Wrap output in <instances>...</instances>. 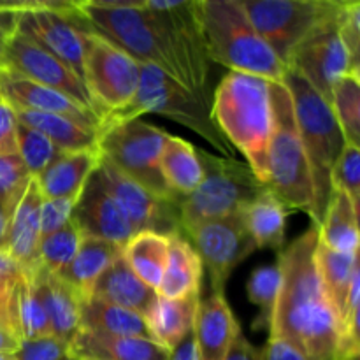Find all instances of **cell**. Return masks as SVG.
I'll return each instance as SVG.
<instances>
[{"label":"cell","mask_w":360,"mask_h":360,"mask_svg":"<svg viewBox=\"0 0 360 360\" xmlns=\"http://www.w3.org/2000/svg\"><path fill=\"white\" fill-rule=\"evenodd\" d=\"M319 239V227L311 225L280 252L281 285L269 338L285 341L306 360H334L341 322L323 292L316 267Z\"/></svg>","instance_id":"cell-1"},{"label":"cell","mask_w":360,"mask_h":360,"mask_svg":"<svg viewBox=\"0 0 360 360\" xmlns=\"http://www.w3.org/2000/svg\"><path fill=\"white\" fill-rule=\"evenodd\" d=\"M211 116L234 150L267 186V150L271 139L269 81L229 72L214 90Z\"/></svg>","instance_id":"cell-2"},{"label":"cell","mask_w":360,"mask_h":360,"mask_svg":"<svg viewBox=\"0 0 360 360\" xmlns=\"http://www.w3.org/2000/svg\"><path fill=\"white\" fill-rule=\"evenodd\" d=\"M197 13L211 62L269 83L283 81L287 67L257 34L241 0H197Z\"/></svg>","instance_id":"cell-3"},{"label":"cell","mask_w":360,"mask_h":360,"mask_svg":"<svg viewBox=\"0 0 360 360\" xmlns=\"http://www.w3.org/2000/svg\"><path fill=\"white\" fill-rule=\"evenodd\" d=\"M69 20L77 28L104 37L105 41L132 56L136 62L158 67L162 72L171 76L190 91L185 72L167 51L157 28L143 9L141 0L136 2L74 0Z\"/></svg>","instance_id":"cell-4"},{"label":"cell","mask_w":360,"mask_h":360,"mask_svg":"<svg viewBox=\"0 0 360 360\" xmlns=\"http://www.w3.org/2000/svg\"><path fill=\"white\" fill-rule=\"evenodd\" d=\"M283 84L292 97L295 123H297L299 137L304 148L309 178H311L313 207L309 218L313 221L311 225L320 227L333 195L330 171L347 141L334 118L330 105L323 101L322 95L313 90L304 77L287 69Z\"/></svg>","instance_id":"cell-5"},{"label":"cell","mask_w":360,"mask_h":360,"mask_svg":"<svg viewBox=\"0 0 360 360\" xmlns=\"http://www.w3.org/2000/svg\"><path fill=\"white\" fill-rule=\"evenodd\" d=\"M146 112L165 116V118H171L172 122H178L179 125L193 130L197 136L207 141L214 150L220 151V157L232 158L234 155L236 150L227 143L224 134L213 122L211 105L199 101L183 84L162 72L158 67L141 63V79L134 98L125 108L105 115L101 120V125L137 120Z\"/></svg>","instance_id":"cell-6"},{"label":"cell","mask_w":360,"mask_h":360,"mask_svg":"<svg viewBox=\"0 0 360 360\" xmlns=\"http://www.w3.org/2000/svg\"><path fill=\"white\" fill-rule=\"evenodd\" d=\"M197 158L202 167L200 185L178 200L183 238L197 225L243 213L267 190L250 165L234 157H218L197 148Z\"/></svg>","instance_id":"cell-7"},{"label":"cell","mask_w":360,"mask_h":360,"mask_svg":"<svg viewBox=\"0 0 360 360\" xmlns=\"http://www.w3.org/2000/svg\"><path fill=\"white\" fill-rule=\"evenodd\" d=\"M271 139L267 150V188L288 211L311 214L313 188L308 160L299 137L287 86L269 83Z\"/></svg>","instance_id":"cell-8"},{"label":"cell","mask_w":360,"mask_h":360,"mask_svg":"<svg viewBox=\"0 0 360 360\" xmlns=\"http://www.w3.org/2000/svg\"><path fill=\"white\" fill-rule=\"evenodd\" d=\"M167 136L169 132L139 118L108 123L98 125L97 151L116 171L148 192L165 200H179L160 174V153Z\"/></svg>","instance_id":"cell-9"},{"label":"cell","mask_w":360,"mask_h":360,"mask_svg":"<svg viewBox=\"0 0 360 360\" xmlns=\"http://www.w3.org/2000/svg\"><path fill=\"white\" fill-rule=\"evenodd\" d=\"M141 4L167 51L185 72L190 91L211 105V60L197 13V0H141Z\"/></svg>","instance_id":"cell-10"},{"label":"cell","mask_w":360,"mask_h":360,"mask_svg":"<svg viewBox=\"0 0 360 360\" xmlns=\"http://www.w3.org/2000/svg\"><path fill=\"white\" fill-rule=\"evenodd\" d=\"M84 84L98 118L125 108L136 95L141 63L94 32L83 30Z\"/></svg>","instance_id":"cell-11"},{"label":"cell","mask_w":360,"mask_h":360,"mask_svg":"<svg viewBox=\"0 0 360 360\" xmlns=\"http://www.w3.org/2000/svg\"><path fill=\"white\" fill-rule=\"evenodd\" d=\"M257 34L287 67L295 46L340 6V0H241Z\"/></svg>","instance_id":"cell-12"},{"label":"cell","mask_w":360,"mask_h":360,"mask_svg":"<svg viewBox=\"0 0 360 360\" xmlns=\"http://www.w3.org/2000/svg\"><path fill=\"white\" fill-rule=\"evenodd\" d=\"M185 239L210 271L213 292L220 294H225L232 271L257 250L243 213L197 225L186 232Z\"/></svg>","instance_id":"cell-13"},{"label":"cell","mask_w":360,"mask_h":360,"mask_svg":"<svg viewBox=\"0 0 360 360\" xmlns=\"http://www.w3.org/2000/svg\"><path fill=\"white\" fill-rule=\"evenodd\" d=\"M340 2L333 14L320 21L292 51L287 69L304 77L316 94L330 105V94L338 77L352 72L350 58L338 32V14Z\"/></svg>","instance_id":"cell-14"},{"label":"cell","mask_w":360,"mask_h":360,"mask_svg":"<svg viewBox=\"0 0 360 360\" xmlns=\"http://www.w3.org/2000/svg\"><path fill=\"white\" fill-rule=\"evenodd\" d=\"M70 9L72 2H30L18 14L16 30L51 53L84 84L83 32L69 20Z\"/></svg>","instance_id":"cell-15"},{"label":"cell","mask_w":360,"mask_h":360,"mask_svg":"<svg viewBox=\"0 0 360 360\" xmlns=\"http://www.w3.org/2000/svg\"><path fill=\"white\" fill-rule=\"evenodd\" d=\"M98 172H101L111 195L122 207L134 234L153 232V234L165 236V238L183 236L178 200H165L148 192L144 186L137 185L132 179L116 171L102 157L98 162Z\"/></svg>","instance_id":"cell-16"},{"label":"cell","mask_w":360,"mask_h":360,"mask_svg":"<svg viewBox=\"0 0 360 360\" xmlns=\"http://www.w3.org/2000/svg\"><path fill=\"white\" fill-rule=\"evenodd\" d=\"M4 69L20 74L42 86L60 91L83 105L84 109L97 115V109H95L94 101H91L83 81L74 76L51 53H48L44 48L35 44L34 41H30L27 35L20 34L18 30L11 35L6 44Z\"/></svg>","instance_id":"cell-17"},{"label":"cell","mask_w":360,"mask_h":360,"mask_svg":"<svg viewBox=\"0 0 360 360\" xmlns=\"http://www.w3.org/2000/svg\"><path fill=\"white\" fill-rule=\"evenodd\" d=\"M70 220L83 238L105 239L125 246L136 236L122 207L105 186L98 167L88 178L76 199Z\"/></svg>","instance_id":"cell-18"},{"label":"cell","mask_w":360,"mask_h":360,"mask_svg":"<svg viewBox=\"0 0 360 360\" xmlns=\"http://www.w3.org/2000/svg\"><path fill=\"white\" fill-rule=\"evenodd\" d=\"M0 95L14 111L60 115L94 130H98V125H101V118L95 112L84 109L67 95L34 83L7 69L0 70Z\"/></svg>","instance_id":"cell-19"},{"label":"cell","mask_w":360,"mask_h":360,"mask_svg":"<svg viewBox=\"0 0 360 360\" xmlns=\"http://www.w3.org/2000/svg\"><path fill=\"white\" fill-rule=\"evenodd\" d=\"M239 330L241 327L225 299V294L213 292L207 299H200L193 322L199 360L227 359Z\"/></svg>","instance_id":"cell-20"},{"label":"cell","mask_w":360,"mask_h":360,"mask_svg":"<svg viewBox=\"0 0 360 360\" xmlns=\"http://www.w3.org/2000/svg\"><path fill=\"white\" fill-rule=\"evenodd\" d=\"M42 195L35 178L28 181L27 188L21 193L9 214L7 236L4 250L11 259L21 267L30 269L37 266V252L41 243V227H39V210Z\"/></svg>","instance_id":"cell-21"},{"label":"cell","mask_w":360,"mask_h":360,"mask_svg":"<svg viewBox=\"0 0 360 360\" xmlns=\"http://www.w3.org/2000/svg\"><path fill=\"white\" fill-rule=\"evenodd\" d=\"M35 292L39 295L53 336L70 345L79 330L81 301L83 299L55 273L42 266L32 267Z\"/></svg>","instance_id":"cell-22"},{"label":"cell","mask_w":360,"mask_h":360,"mask_svg":"<svg viewBox=\"0 0 360 360\" xmlns=\"http://www.w3.org/2000/svg\"><path fill=\"white\" fill-rule=\"evenodd\" d=\"M70 355L91 360H171V350L153 340L105 336L83 329L70 341Z\"/></svg>","instance_id":"cell-23"},{"label":"cell","mask_w":360,"mask_h":360,"mask_svg":"<svg viewBox=\"0 0 360 360\" xmlns=\"http://www.w3.org/2000/svg\"><path fill=\"white\" fill-rule=\"evenodd\" d=\"M90 297L122 306L148 319L157 302L158 294L144 285L129 267L123 253L102 273L90 292Z\"/></svg>","instance_id":"cell-24"},{"label":"cell","mask_w":360,"mask_h":360,"mask_svg":"<svg viewBox=\"0 0 360 360\" xmlns=\"http://www.w3.org/2000/svg\"><path fill=\"white\" fill-rule=\"evenodd\" d=\"M98 162L101 155L97 150L62 153L35 178L42 199L76 200L88 178L98 167Z\"/></svg>","instance_id":"cell-25"},{"label":"cell","mask_w":360,"mask_h":360,"mask_svg":"<svg viewBox=\"0 0 360 360\" xmlns=\"http://www.w3.org/2000/svg\"><path fill=\"white\" fill-rule=\"evenodd\" d=\"M123 253V246L105 239L83 238L72 262L58 274L81 299L90 292L105 269Z\"/></svg>","instance_id":"cell-26"},{"label":"cell","mask_w":360,"mask_h":360,"mask_svg":"<svg viewBox=\"0 0 360 360\" xmlns=\"http://www.w3.org/2000/svg\"><path fill=\"white\" fill-rule=\"evenodd\" d=\"M79 329L105 334V336L153 340L144 316L95 297H86L81 301Z\"/></svg>","instance_id":"cell-27"},{"label":"cell","mask_w":360,"mask_h":360,"mask_svg":"<svg viewBox=\"0 0 360 360\" xmlns=\"http://www.w3.org/2000/svg\"><path fill=\"white\" fill-rule=\"evenodd\" d=\"M202 262L183 236L169 238L167 264L157 294L165 299H185L200 292Z\"/></svg>","instance_id":"cell-28"},{"label":"cell","mask_w":360,"mask_h":360,"mask_svg":"<svg viewBox=\"0 0 360 360\" xmlns=\"http://www.w3.org/2000/svg\"><path fill=\"white\" fill-rule=\"evenodd\" d=\"M199 302L200 292L190 294L185 299H165L158 295L146 319L153 340L172 350L193 329Z\"/></svg>","instance_id":"cell-29"},{"label":"cell","mask_w":360,"mask_h":360,"mask_svg":"<svg viewBox=\"0 0 360 360\" xmlns=\"http://www.w3.org/2000/svg\"><path fill=\"white\" fill-rule=\"evenodd\" d=\"M160 174L178 199L195 192L202 179L197 148L188 141L169 134L160 153Z\"/></svg>","instance_id":"cell-30"},{"label":"cell","mask_w":360,"mask_h":360,"mask_svg":"<svg viewBox=\"0 0 360 360\" xmlns=\"http://www.w3.org/2000/svg\"><path fill=\"white\" fill-rule=\"evenodd\" d=\"M18 122L44 134L62 153L97 150V130L79 125L60 115L35 111H16Z\"/></svg>","instance_id":"cell-31"},{"label":"cell","mask_w":360,"mask_h":360,"mask_svg":"<svg viewBox=\"0 0 360 360\" xmlns=\"http://www.w3.org/2000/svg\"><path fill=\"white\" fill-rule=\"evenodd\" d=\"M320 243L338 253H359V210L345 193L333 192L319 227Z\"/></svg>","instance_id":"cell-32"},{"label":"cell","mask_w":360,"mask_h":360,"mask_svg":"<svg viewBox=\"0 0 360 360\" xmlns=\"http://www.w3.org/2000/svg\"><path fill=\"white\" fill-rule=\"evenodd\" d=\"M288 210L271 193L264 190L245 211V224L257 248H271L281 252L285 243V225Z\"/></svg>","instance_id":"cell-33"},{"label":"cell","mask_w":360,"mask_h":360,"mask_svg":"<svg viewBox=\"0 0 360 360\" xmlns=\"http://www.w3.org/2000/svg\"><path fill=\"white\" fill-rule=\"evenodd\" d=\"M11 320L21 340L53 336L48 316L35 292L32 267L21 269L20 278H18L13 297H11Z\"/></svg>","instance_id":"cell-34"},{"label":"cell","mask_w":360,"mask_h":360,"mask_svg":"<svg viewBox=\"0 0 360 360\" xmlns=\"http://www.w3.org/2000/svg\"><path fill=\"white\" fill-rule=\"evenodd\" d=\"M167 252L169 238L153 232H141L123 246V259L144 285L158 292L167 264Z\"/></svg>","instance_id":"cell-35"},{"label":"cell","mask_w":360,"mask_h":360,"mask_svg":"<svg viewBox=\"0 0 360 360\" xmlns=\"http://www.w3.org/2000/svg\"><path fill=\"white\" fill-rule=\"evenodd\" d=\"M316 267H319L323 292H326L330 306L338 313L341 322L345 315V308H347V295L352 283V276H354L355 269L359 267V253H355V255L338 253L334 250L327 248L326 245H322L319 239Z\"/></svg>","instance_id":"cell-36"},{"label":"cell","mask_w":360,"mask_h":360,"mask_svg":"<svg viewBox=\"0 0 360 360\" xmlns=\"http://www.w3.org/2000/svg\"><path fill=\"white\" fill-rule=\"evenodd\" d=\"M330 109L347 144L360 141V74L347 72L338 77L330 94Z\"/></svg>","instance_id":"cell-37"},{"label":"cell","mask_w":360,"mask_h":360,"mask_svg":"<svg viewBox=\"0 0 360 360\" xmlns=\"http://www.w3.org/2000/svg\"><path fill=\"white\" fill-rule=\"evenodd\" d=\"M81 241H83V236L70 220L65 227L41 239L37 252L39 266L48 269L49 273L60 274L72 262Z\"/></svg>","instance_id":"cell-38"},{"label":"cell","mask_w":360,"mask_h":360,"mask_svg":"<svg viewBox=\"0 0 360 360\" xmlns=\"http://www.w3.org/2000/svg\"><path fill=\"white\" fill-rule=\"evenodd\" d=\"M281 285V273L278 264L273 266H260L250 274L246 283V294L250 302L260 308V316L255 320L253 329H269L271 316H273L274 304H276L278 292Z\"/></svg>","instance_id":"cell-39"},{"label":"cell","mask_w":360,"mask_h":360,"mask_svg":"<svg viewBox=\"0 0 360 360\" xmlns=\"http://www.w3.org/2000/svg\"><path fill=\"white\" fill-rule=\"evenodd\" d=\"M60 155L62 151L44 134L18 122V157L32 178H37Z\"/></svg>","instance_id":"cell-40"},{"label":"cell","mask_w":360,"mask_h":360,"mask_svg":"<svg viewBox=\"0 0 360 360\" xmlns=\"http://www.w3.org/2000/svg\"><path fill=\"white\" fill-rule=\"evenodd\" d=\"M359 294H360V267L352 276L350 288L347 295V308L341 320L340 341H338L334 360H359L360 338H359Z\"/></svg>","instance_id":"cell-41"},{"label":"cell","mask_w":360,"mask_h":360,"mask_svg":"<svg viewBox=\"0 0 360 360\" xmlns=\"http://www.w3.org/2000/svg\"><path fill=\"white\" fill-rule=\"evenodd\" d=\"M330 186L333 192H341L352 200L359 210L360 200V150L354 144H345L343 151L338 157L330 171Z\"/></svg>","instance_id":"cell-42"},{"label":"cell","mask_w":360,"mask_h":360,"mask_svg":"<svg viewBox=\"0 0 360 360\" xmlns=\"http://www.w3.org/2000/svg\"><path fill=\"white\" fill-rule=\"evenodd\" d=\"M32 176L25 169L23 162L18 155L0 157V204L13 211L14 204L27 188Z\"/></svg>","instance_id":"cell-43"},{"label":"cell","mask_w":360,"mask_h":360,"mask_svg":"<svg viewBox=\"0 0 360 360\" xmlns=\"http://www.w3.org/2000/svg\"><path fill=\"white\" fill-rule=\"evenodd\" d=\"M338 32L350 58L352 72L360 74V2H343L338 14Z\"/></svg>","instance_id":"cell-44"},{"label":"cell","mask_w":360,"mask_h":360,"mask_svg":"<svg viewBox=\"0 0 360 360\" xmlns=\"http://www.w3.org/2000/svg\"><path fill=\"white\" fill-rule=\"evenodd\" d=\"M14 360H67L70 359V345L56 336L21 340L18 350L13 354Z\"/></svg>","instance_id":"cell-45"},{"label":"cell","mask_w":360,"mask_h":360,"mask_svg":"<svg viewBox=\"0 0 360 360\" xmlns=\"http://www.w3.org/2000/svg\"><path fill=\"white\" fill-rule=\"evenodd\" d=\"M74 204L76 200L70 199H42L41 210H39L41 239L69 224Z\"/></svg>","instance_id":"cell-46"},{"label":"cell","mask_w":360,"mask_h":360,"mask_svg":"<svg viewBox=\"0 0 360 360\" xmlns=\"http://www.w3.org/2000/svg\"><path fill=\"white\" fill-rule=\"evenodd\" d=\"M20 274L21 267L6 250H0V319H11V297Z\"/></svg>","instance_id":"cell-47"},{"label":"cell","mask_w":360,"mask_h":360,"mask_svg":"<svg viewBox=\"0 0 360 360\" xmlns=\"http://www.w3.org/2000/svg\"><path fill=\"white\" fill-rule=\"evenodd\" d=\"M18 155V118L16 111L0 101V157Z\"/></svg>","instance_id":"cell-48"},{"label":"cell","mask_w":360,"mask_h":360,"mask_svg":"<svg viewBox=\"0 0 360 360\" xmlns=\"http://www.w3.org/2000/svg\"><path fill=\"white\" fill-rule=\"evenodd\" d=\"M30 6V2H0V70L4 69L6 44L16 32L18 14Z\"/></svg>","instance_id":"cell-49"},{"label":"cell","mask_w":360,"mask_h":360,"mask_svg":"<svg viewBox=\"0 0 360 360\" xmlns=\"http://www.w3.org/2000/svg\"><path fill=\"white\" fill-rule=\"evenodd\" d=\"M225 360H266V350L250 343L243 330H239Z\"/></svg>","instance_id":"cell-50"},{"label":"cell","mask_w":360,"mask_h":360,"mask_svg":"<svg viewBox=\"0 0 360 360\" xmlns=\"http://www.w3.org/2000/svg\"><path fill=\"white\" fill-rule=\"evenodd\" d=\"M264 350H266V360H306L290 345H287L281 340H276V338H269L267 347Z\"/></svg>","instance_id":"cell-51"},{"label":"cell","mask_w":360,"mask_h":360,"mask_svg":"<svg viewBox=\"0 0 360 360\" xmlns=\"http://www.w3.org/2000/svg\"><path fill=\"white\" fill-rule=\"evenodd\" d=\"M20 341L21 338L18 336L11 319H0V354H14Z\"/></svg>","instance_id":"cell-52"},{"label":"cell","mask_w":360,"mask_h":360,"mask_svg":"<svg viewBox=\"0 0 360 360\" xmlns=\"http://www.w3.org/2000/svg\"><path fill=\"white\" fill-rule=\"evenodd\" d=\"M171 360H199L193 329L171 350Z\"/></svg>","instance_id":"cell-53"},{"label":"cell","mask_w":360,"mask_h":360,"mask_svg":"<svg viewBox=\"0 0 360 360\" xmlns=\"http://www.w3.org/2000/svg\"><path fill=\"white\" fill-rule=\"evenodd\" d=\"M9 210L0 204V250H4L7 236V225H9Z\"/></svg>","instance_id":"cell-54"},{"label":"cell","mask_w":360,"mask_h":360,"mask_svg":"<svg viewBox=\"0 0 360 360\" xmlns=\"http://www.w3.org/2000/svg\"><path fill=\"white\" fill-rule=\"evenodd\" d=\"M0 360H14L13 354H0Z\"/></svg>","instance_id":"cell-55"},{"label":"cell","mask_w":360,"mask_h":360,"mask_svg":"<svg viewBox=\"0 0 360 360\" xmlns=\"http://www.w3.org/2000/svg\"><path fill=\"white\" fill-rule=\"evenodd\" d=\"M76 360H91V359H76Z\"/></svg>","instance_id":"cell-56"},{"label":"cell","mask_w":360,"mask_h":360,"mask_svg":"<svg viewBox=\"0 0 360 360\" xmlns=\"http://www.w3.org/2000/svg\"><path fill=\"white\" fill-rule=\"evenodd\" d=\"M67 360H76V359H74V357H70V359H67Z\"/></svg>","instance_id":"cell-57"},{"label":"cell","mask_w":360,"mask_h":360,"mask_svg":"<svg viewBox=\"0 0 360 360\" xmlns=\"http://www.w3.org/2000/svg\"><path fill=\"white\" fill-rule=\"evenodd\" d=\"M0 101H2V95H0Z\"/></svg>","instance_id":"cell-58"}]
</instances>
